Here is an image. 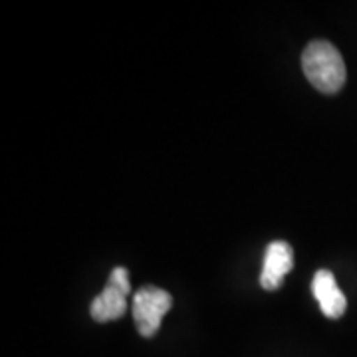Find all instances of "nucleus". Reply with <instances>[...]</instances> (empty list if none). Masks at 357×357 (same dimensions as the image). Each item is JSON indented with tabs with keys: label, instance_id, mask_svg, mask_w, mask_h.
<instances>
[{
	"label": "nucleus",
	"instance_id": "f257e3e1",
	"mask_svg": "<svg viewBox=\"0 0 357 357\" xmlns=\"http://www.w3.org/2000/svg\"><path fill=\"white\" fill-rule=\"evenodd\" d=\"M302 70L307 82L328 96L344 88L347 77L342 54L328 40H314L307 44L302 54Z\"/></svg>",
	"mask_w": 357,
	"mask_h": 357
},
{
	"label": "nucleus",
	"instance_id": "f03ea898",
	"mask_svg": "<svg viewBox=\"0 0 357 357\" xmlns=\"http://www.w3.org/2000/svg\"><path fill=\"white\" fill-rule=\"evenodd\" d=\"M171 294L157 286H143L133 294V319L143 337H153L161 328V319L171 310Z\"/></svg>",
	"mask_w": 357,
	"mask_h": 357
},
{
	"label": "nucleus",
	"instance_id": "7ed1b4c3",
	"mask_svg": "<svg viewBox=\"0 0 357 357\" xmlns=\"http://www.w3.org/2000/svg\"><path fill=\"white\" fill-rule=\"evenodd\" d=\"M292 246L288 243H282V241L270 243L266 248V255H264V266L260 272V286L268 292L278 290L284 284V278L292 272Z\"/></svg>",
	"mask_w": 357,
	"mask_h": 357
},
{
	"label": "nucleus",
	"instance_id": "20e7f679",
	"mask_svg": "<svg viewBox=\"0 0 357 357\" xmlns=\"http://www.w3.org/2000/svg\"><path fill=\"white\" fill-rule=\"evenodd\" d=\"M312 292H314V298L318 300L319 310L326 318L340 319L344 316L347 300H345L344 292L340 290V286H337V282H335L330 270L321 268L314 274Z\"/></svg>",
	"mask_w": 357,
	"mask_h": 357
},
{
	"label": "nucleus",
	"instance_id": "39448f33",
	"mask_svg": "<svg viewBox=\"0 0 357 357\" xmlns=\"http://www.w3.org/2000/svg\"><path fill=\"white\" fill-rule=\"evenodd\" d=\"M126 310H128V296L107 284L102 292L93 298V302L89 306V314L96 321L105 324V321L121 318L126 314Z\"/></svg>",
	"mask_w": 357,
	"mask_h": 357
},
{
	"label": "nucleus",
	"instance_id": "423d86ee",
	"mask_svg": "<svg viewBox=\"0 0 357 357\" xmlns=\"http://www.w3.org/2000/svg\"><path fill=\"white\" fill-rule=\"evenodd\" d=\"M109 286H114L117 288L119 292H123L126 296L131 294V284H129V272L128 268L123 266H117L112 270V274H109V282H107Z\"/></svg>",
	"mask_w": 357,
	"mask_h": 357
}]
</instances>
